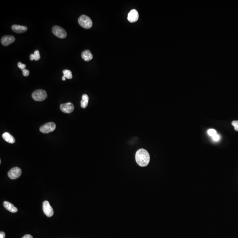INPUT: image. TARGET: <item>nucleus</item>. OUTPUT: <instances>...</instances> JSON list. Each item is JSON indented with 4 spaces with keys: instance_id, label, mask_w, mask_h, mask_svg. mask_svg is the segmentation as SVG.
Instances as JSON below:
<instances>
[{
    "instance_id": "4be33fe9",
    "label": "nucleus",
    "mask_w": 238,
    "mask_h": 238,
    "mask_svg": "<svg viewBox=\"0 0 238 238\" xmlns=\"http://www.w3.org/2000/svg\"><path fill=\"white\" fill-rule=\"evenodd\" d=\"M17 65L18 67L20 69L22 70H23V69H25L26 67V65L22 64V63H21V62H18Z\"/></svg>"
},
{
    "instance_id": "9d476101",
    "label": "nucleus",
    "mask_w": 238,
    "mask_h": 238,
    "mask_svg": "<svg viewBox=\"0 0 238 238\" xmlns=\"http://www.w3.org/2000/svg\"><path fill=\"white\" fill-rule=\"evenodd\" d=\"M138 17L139 15L138 11L135 9H132L128 13V19L131 23H134L138 20Z\"/></svg>"
},
{
    "instance_id": "b1692460",
    "label": "nucleus",
    "mask_w": 238,
    "mask_h": 238,
    "mask_svg": "<svg viewBox=\"0 0 238 238\" xmlns=\"http://www.w3.org/2000/svg\"><path fill=\"white\" fill-rule=\"evenodd\" d=\"M22 238H33L32 236L30 235H26Z\"/></svg>"
},
{
    "instance_id": "9b49d317",
    "label": "nucleus",
    "mask_w": 238,
    "mask_h": 238,
    "mask_svg": "<svg viewBox=\"0 0 238 238\" xmlns=\"http://www.w3.org/2000/svg\"><path fill=\"white\" fill-rule=\"evenodd\" d=\"M12 30L16 33H22L28 30V28L26 26L13 25L12 26Z\"/></svg>"
},
{
    "instance_id": "f03ea898",
    "label": "nucleus",
    "mask_w": 238,
    "mask_h": 238,
    "mask_svg": "<svg viewBox=\"0 0 238 238\" xmlns=\"http://www.w3.org/2000/svg\"><path fill=\"white\" fill-rule=\"evenodd\" d=\"M78 23L82 28L85 29L91 28L93 25L91 19L86 15L81 16L78 19Z\"/></svg>"
},
{
    "instance_id": "7ed1b4c3",
    "label": "nucleus",
    "mask_w": 238,
    "mask_h": 238,
    "mask_svg": "<svg viewBox=\"0 0 238 238\" xmlns=\"http://www.w3.org/2000/svg\"><path fill=\"white\" fill-rule=\"evenodd\" d=\"M47 97L46 92L43 90L39 89L36 90L32 94V97L35 101L42 102L45 100Z\"/></svg>"
},
{
    "instance_id": "4468645a",
    "label": "nucleus",
    "mask_w": 238,
    "mask_h": 238,
    "mask_svg": "<svg viewBox=\"0 0 238 238\" xmlns=\"http://www.w3.org/2000/svg\"><path fill=\"white\" fill-rule=\"evenodd\" d=\"M2 138L5 141L9 143V144H13L15 143V138L9 133H4L2 135Z\"/></svg>"
},
{
    "instance_id": "a211bd4d",
    "label": "nucleus",
    "mask_w": 238,
    "mask_h": 238,
    "mask_svg": "<svg viewBox=\"0 0 238 238\" xmlns=\"http://www.w3.org/2000/svg\"><path fill=\"white\" fill-rule=\"evenodd\" d=\"M207 133H208V134L210 136L212 137L216 135L217 134L216 130L214 129H209L208 131H207Z\"/></svg>"
},
{
    "instance_id": "aec40b11",
    "label": "nucleus",
    "mask_w": 238,
    "mask_h": 238,
    "mask_svg": "<svg viewBox=\"0 0 238 238\" xmlns=\"http://www.w3.org/2000/svg\"><path fill=\"white\" fill-rule=\"evenodd\" d=\"M22 72H23V75H24V77H28L29 75L30 71L28 70L24 69L22 70Z\"/></svg>"
},
{
    "instance_id": "6e6552de",
    "label": "nucleus",
    "mask_w": 238,
    "mask_h": 238,
    "mask_svg": "<svg viewBox=\"0 0 238 238\" xmlns=\"http://www.w3.org/2000/svg\"><path fill=\"white\" fill-rule=\"evenodd\" d=\"M60 109L64 113H70L74 110V105L71 102L61 104Z\"/></svg>"
},
{
    "instance_id": "393cba45",
    "label": "nucleus",
    "mask_w": 238,
    "mask_h": 238,
    "mask_svg": "<svg viewBox=\"0 0 238 238\" xmlns=\"http://www.w3.org/2000/svg\"><path fill=\"white\" fill-rule=\"evenodd\" d=\"M62 80L65 81L66 80V78H65V77H62Z\"/></svg>"
},
{
    "instance_id": "f8f14e48",
    "label": "nucleus",
    "mask_w": 238,
    "mask_h": 238,
    "mask_svg": "<svg viewBox=\"0 0 238 238\" xmlns=\"http://www.w3.org/2000/svg\"><path fill=\"white\" fill-rule=\"evenodd\" d=\"M4 206V208L8 210L10 212L13 213H16L18 210L16 207H15L13 205L9 202L5 201L3 203Z\"/></svg>"
},
{
    "instance_id": "ddd939ff",
    "label": "nucleus",
    "mask_w": 238,
    "mask_h": 238,
    "mask_svg": "<svg viewBox=\"0 0 238 238\" xmlns=\"http://www.w3.org/2000/svg\"><path fill=\"white\" fill-rule=\"evenodd\" d=\"M82 57L86 61H89L93 58V56L89 50H86L82 52Z\"/></svg>"
},
{
    "instance_id": "f3484780",
    "label": "nucleus",
    "mask_w": 238,
    "mask_h": 238,
    "mask_svg": "<svg viewBox=\"0 0 238 238\" xmlns=\"http://www.w3.org/2000/svg\"><path fill=\"white\" fill-rule=\"evenodd\" d=\"M64 76L63 77L68 79H71L72 78L71 71L69 70L65 69L63 71Z\"/></svg>"
},
{
    "instance_id": "a878e982",
    "label": "nucleus",
    "mask_w": 238,
    "mask_h": 238,
    "mask_svg": "<svg viewBox=\"0 0 238 238\" xmlns=\"http://www.w3.org/2000/svg\"><path fill=\"white\" fill-rule=\"evenodd\" d=\"M1 160H0V163L1 164Z\"/></svg>"
},
{
    "instance_id": "dca6fc26",
    "label": "nucleus",
    "mask_w": 238,
    "mask_h": 238,
    "mask_svg": "<svg viewBox=\"0 0 238 238\" xmlns=\"http://www.w3.org/2000/svg\"><path fill=\"white\" fill-rule=\"evenodd\" d=\"M30 58L31 60H35L36 61L39 60L41 57L40 55L39 51L38 50H36L34 52V54H31L30 56Z\"/></svg>"
},
{
    "instance_id": "39448f33",
    "label": "nucleus",
    "mask_w": 238,
    "mask_h": 238,
    "mask_svg": "<svg viewBox=\"0 0 238 238\" xmlns=\"http://www.w3.org/2000/svg\"><path fill=\"white\" fill-rule=\"evenodd\" d=\"M56 128V125L54 122H49L42 125L40 128L39 130L44 134L50 133L54 132Z\"/></svg>"
},
{
    "instance_id": "412c9836",
    "label": "nucleus",
    "mask_w": 238,
    "mask_h": 238,
    "mask_svg": "<svg viewBox=\"0 0 238 238\" xmlns=\"http://www.w3.org/2000/svg\"><path fill=\"white\" fill-rule=\"evenodd\" d=\"M212 138L213 139L214 141L217 142V141H219V140L221 139V137L219 134H217L216 135H215V136Z\"/></svg>"
},
{
    "instance_id": "5701e85b",
    "label": "nucleus",
    "mask_w": 238,
    "mask_h": 238,
    "mask_svg": "<svg viewBox=\"0 0 238 238\" xmlns=\"http://www.w3.org/2000/svg\"><path fill=\"white\" fill-rule=\"evenodd\" d=\"M5 234L4 232L3 231H1L0 232V238H5Z\"/></svg>"
},
{
    "instance_id": "0eeeda50",
    "label": "nucleus",
    "mask_w": 238,
    "mask_h": 238,
    "mask_svg": "<svg viewBox=\"0 0 238 238\" xmlns=\"http://www.w3.org/2000/svg\"><path fill=\"white\" fill-rule=\"evenodd\" d=\"M22 171L18 167H14L11 169L8 173V176L12 179H16L21 176Z\"/></svg>"
},
{
    "instance_id": "2eb2a0df",
    "label": "nucleus",
    "mask_w": 238,
    "mask_h": 238,
    "mask_svg": "<svg viewBox=\"0 0 238 238\" xmlns=\"http://www.w3.org/2000/svg\"><path fill=\"white\" fill-rule=\"evenodd\" d=\"M82 100L81 101V107L82 108L85 109L88 106L89 102V97L86 94H84L82 95Z\"/></svg>"
},
{
    "instance_id": "6ab92c4d",
    "label": "nucleus",
    "mask_w": 238,
    "mask_h": 238,
    "mask_svg": "<svg viewBox=\"0 0 238 238\" xmlns=\"http://www.w3.org/2000/svg\"><path fill=\"white\" fill-rule=\"evenodd\" d=\"M231 124L234 126L235 131L238 132V120L233 121Z\"/></svg>"
},
{
    "instance_id": "423d86ee",
    "label": "nucleus",
    "mask_w": 238,
    "mask_h": 238,
    "mask_svg": "<svg viewBox=\"0 0 238 238\" xmlns=\"http://www.w3.org/2000/svg\"><path fill=\"white\" fill-rule=\"evenodd\" d=\"M42 209L43 212L45 215L50 217L53 216L54 214V210L48 201H45L43 202Z\"/></svg>"
},
{
    "instance_id": "20e7f679",
    "label": "nucleus",
    "mask_w": 238,
    "mask_h": 238,
    "mask_svg": "<svg viewBox=\"0 0 238 238\" xmlns=\"http://www.w3.org/2000/svg\"><path fill=\"white\" fill-rule=\"evenodd\" d=\"M52 32L54 35L60 39H65L67 36V32L64 29L58 26H54L52 28Z\"/></svg>"
},
{
    "instance_id": "1a4fd4ad",
    "label": "nucleus",
    "mask_w": 238,
    "mask_h": 238,
    "mask_svg": "<svg viewBox=\"0 0 238 238\" xmlns=\"http://www.w3.org/2000/svg\"><path fill=\"white\" fill-rule=\"evenodd\" d=\"M15 38L12 35H5L1 39V42L4 46H8L12 43L14 42Z\"/></svg>"
},
{
    "instance_id": "f257e3e1",
    "label": "nucleus",
    "mask_w": 238,
    "mask_h": 238,
    "mask_svg": "<svg viewBox=\"0 0 238 238\" xmlns=\"http://www.w3.org/2000/svg\"><path fill=\"white\" fill-rule=\"evenodd\" d=\"M135 160L138 165L141 167H145L149 164L150 155L147 150L141 149L136 152Z\"/></svg>"
}]
</instances>
